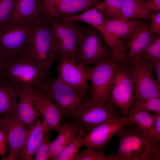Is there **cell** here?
I'll return each mask as SVG.
<instances>
[{
  "instance_id": "6da1fadb",
  "label": "cell",
  "mask_w": 160,
  "mask_h": 160,
  "mask_svg": "<svg viewBox=\"0 0 160 160\" xmlns=\"http://www.w3.org/2000/svg\"><path fill=\"white\" fill-rule=\"evenodd\" d=\"M118 148L115 154L107 156V160L160 159L159 143L135 125L118 132Z\"/></svg>"
},
{
  "instance_id": "7a4b0ae2",
  "label": "cell",
  "mask_w": 160,
  "mask_h": 160,
  "mask_svg": "<svg viewBox=\"0 0 160 160\" xmlns=\"http://www.w3.org/2000/svg\"><path fill=\"white\" fill-rule=\"evenodd\" d=\"M48 75L28 52L6 61L0 80L18 92L28 88L38 90Z\"/></svg>"
},
{
  "instance_id": "3957f363",
  "label": "cell",
  "mask_w": 160,
  "mask_h": 160,
  "mask_svg": "<svg viewBox=\"0 0 160 160\" xmlns=\"http://www.w3.org/2000/svg\"><path fill=\"white\" fill-rule=\"evenodd\" d=\"M28 52L41 69L48 74L54 62L58 59L60 54L46 16L35 24Z\"/></svg>"
},
{
  "instance_id": "277c9868",
  "label": "cell",
  "mask_w": 160,
  "mask_h": 160,
  "mask_svg": "<svg viewBox=\"0 0 160 160\" xmlns=\"http://www.w3.org/2000/svg\"><path fill=\"white\" fill-rule=\"evenodd\" d=\"M113 57L104 39L96 28L82 27L74 60L84 68L97 65Z\"/></svg>"
},
{
  "instance_id": "5b68a950",
  "label": "cell",
  "mask_w": 160,
  "mask_h": 160,
  "mask_svg": "<svg viewBox=\"0 0 160 160\" xmlns=\"http://www.w3.org/2000/svg\"><path fill=\"white\" fill-rule=\"evenodd\" d=\"M120 117L110 102L97 103L87 97L84 102L68 118L76 124L85 135L97 126Z\"/></svg>"
},
{
  "instance_id": "8992f818",
  "label": "cell",
  "mask_w": 160,
  "mask_h": 160,
  "mask_svg": "<svg viewBox=\"0 0 160 160\" xmlns=\"http://www.w3.org/2000/svg\"><path fill=\"white\" fill-rule=\"evenodd\" d=\"M46 93L60 110L63 118L70 116L84 102L87 93L81 92L57 79L46 81L38 90Z\"/></svg>"
},
{
  "instance_id": "52a82bcc",
  "label": "cell",
  "mask_w": 160,
  "mask_h": 160,
  "mask_svg": "<svg viewBox=\"0 0 160 160\" xmlns=\"http://www.w3.org/2000/svg\"><path fill=\"white\" fill-rule=\"evenodd\" d=\"M128 65L134 86L133 102L160 97V85L153 77L150 61L139 56Z\"/></svg>"
},
{
  "instance_id": "ba28073f",
  "label": "cell",
  "mask_w": 160,
  "mask_h": 160,
  "mask_svg": "<svg viewBox=\"0 0 160 160\" xmlns=\"http://www.w3.org/2000/svg\"><path fill=\"white\" fill-rule=\"evenodd\" d=\"M34 25H13L0 29V55L6 61L28 52Z\"/></svg>"
},
{
  "instance_id": "9c48e42d",
  "label": "cell",
  "mask_w": 160,
  "mask_h": 160,
  "mask_svg": "<svg viewBox=\"0 0 160 160\" xmlns=\"http://www.w3.org/2000/svg\"><path fill=\"white\" fill-rule=\"evenodd\" d=\"M134 86L128 63L119 65L115 71L109 101L128 117L133 102Z\"/></svg>"
},
{
  "instance_id": "30bf717a",
  "label": "cell",
  "mask_w": 160,
  "mask_h": 160,
  "mask_svg": "<svg viewBox=\"0 0 160 160\" xmlns=\"http://www.w3.org/2000/svg\"><path fill=\"white\" fill-rule=\"evenodd\" d=\"M119 64L112 57L92 67L84 68L92 85L90 97L97 103L109 101L115 71Z\"/></svg>"
},
{
  "instance_id": "8fae6325",
  "label": "cell",
  "mask_w": 160,
  "mask_h": 160,
  "mask_svg": "<svg viewBox=\"0 0 160 160\" xmlns=\"http://www.w3.org/2000/svg\"><path fill=\"white\" fill-rule=\"evenodd\" d=\"M48 19L55 43L60 54L74 59L82 27L76 21Z\"/></svg>"
},
{
  "instance_id": "7c38bea8",
  "label": "cell",
  "mask_w": 160,
  "mask_h": 160,
  "mask_svg": "<svg viewBox=\"0 0 160 160\" xmlns=\"http://www.w3.org/2000/svg\"><path fill=\"white\" fill-rule=\"evenodd\" d=\"M0 128L6 135L9 148L8 155L2 160H22L21 153L30 130L15 113L0 118Z\"/></svg>"
},
{
  "instance_id": "4fadbf2b",
  "label": "cell",
  "mask_w": 160,
  "mask_h": 160,
  "mask_svg": "<svg viewBox=\"0 0 160 160\" xmlns=\"http://www.w3.org/2000/svg\"><path fill=\"white\" fill-rule=\"evenodd\" d=\"M57 67L59 81L81 92L87 93L90 89L88 73L74 59L60 55Z\"/></svg>"
},
{
  "instance_id": "5bb4252c",
  "label": "cell",
  "mask_w": 160,
  "mask_h": 160,
  "mask_svg": "<svg viewBox=\"0 0 160 160\" xmlns=\"http://www.w3.org/2000/svg\"><path fill=\"white\" fill-rule=\"evenodd\" d=\"M129 126L128 117L123 116L105 122L94 128L82 139V145L93 150L102 147L116 133Z\"/></svg>"
},
{
  "instance_id": "9a60e30c",
  "label": "cell",
  "mask_w": 160,
  "mask_h": 160,
  "mask_svg": "<svg viewBox=\"0 0 160 160\" xmlns=\"http://www.w3.org/2000/svg\"><path fill=\"white\" fill-rule=\"evenodd\" d=\"M45 16L41 0H16L9 20L4 27L33 25Z\"/></svg>"
},
{
  "instance_id": "2e32d148",
  "label": "cell",
  "mask_w": 160,
  "mask_h": 160,
  "mask_svg": "<svg viewBox=\"0 0 160 160\" xmlns=\"http://www.w3.org/2000/svg\"><path fill=\"white\" fill-rule=\"evenodd\" d=\"M98 2L95 0H66L58 2L42 4L45 16L49 19H59L66 16L83 12Z\"/></svg>"
},
{
  "instance_id": "e0dca14e",
  "label": "cell",
  "mask_w": 160,
  "mask_h": 160,
  "mask_svg": "<svg viewBox=\"0 0 160 160\" xmlns=\"http://www.w3.org/2000/svg\"><path fill=\"white\" fill-rule=\"evenodd\" d=\"M35 107L49 130L57 131L63 118L62 114L52 99L45 92L36 89L33 95Z\"/></svg>"
},
{
  "instance_id": "ac0fdd59",
  "label": "cell",
  "mask_w": 160,
  "mask_h": 160,
  "mask_svg": "<svg viewBox=\"0 0 160 160\" xmlns=\"http://www.w3.org/2000/svg\"><path fill=\"white\" fill-rule=\"evenodd\" d=\"M36 89L28 88L18 92L19 101L15 114L29 130L40 116L35 107L33 99Z\"/></svg>"
},
{
  "instance_id": "d6986e66",
  "label": "cell",
  "mask_w": 160,
  "mask_h": 160,
  "mask_svg": "<svg viewBox=\"0 0 160 160\" xmlns=\"http://www.w3.org/2000/svg\"><path fill=\"white\" fill-rule=\"evenodd\" d=\"M159 36L150 30L147 24L137 28L124 42L127 49L128 62L139 57L144 49Z\"/></svg>"
},
{
  "instance_id": "ffe728a7",
  "label": "cell",
  "mask_w": 160,
  "mask_h": 160,
  "mask_svg": "<svg viewBox=\"0 0 160 160\" xmlns=\"http://www.w3.org/2000/svg\"><path fill=\"white\" fill-rule=\"evenodd\" d=\"M49 130L43 121L38 119L36 121L29 132L21 153L22 160L33 159L37 150L42 142L46 134L49 132Z\"/></svg>"
},
{
  "instance_id": "44dd1931",
  "label": "cell",
  "mask_w": 160,
  "mask_h": 160,
  "mask_svg": "<svg viewBox=\"0 0 160 160\" xmlns=\"http://www.w3.org/2000/svg\"><path fill=\"white\" fill-rule=\"evenodd\" d=\"M104 24L108 31L117 39L120 40L121 39L124 44L134 31L140 26L147 24V22L145 20L135 19L124 21L104 17Z\"/></svg>"
},
{
  "instance_id": "7402d4cb",
  "label": "cell",
  "mask_w": 160,
  "mask_h": 160,
  "mask_svg": "<svg viewBox=\"0 0 160 160\" xmlns=\"http://www.w3.org/2000/svg\"><path fill=\"white\" fill-rule=\"evenodd\" d=\"M80 130L77 125L73 122L70 124L65 122L61 125L57 131L58 133V136L51 142L49 159L56 160L63 150Z\"/></svg>"
},
{
  "instance_id": "603a6c76",
  "label": "cell",
  "mask_w": 160,
  "mask_h": 160,
  "mask_svg": "<svg viewBox=\"0 0 160 160\" xmlns=\"http://www.w3.org/2000/svg\"><path fill=\"white\" fill-rule=\"evenodd\" d=\"M18 92L0 80V118L16 113Z\"/></svg>"
},
{
  "instance_id": "cb8c5ba5",
  "label": "cell",
  "mask_w": 160,
  "mask_h": 160,
  "mask_svg": "<svg viewBox=\"0 0 160 160\" xmlns=\"http://www.w3.org/2000/svg\"><path fill=\"white\" fill-rule=\"evenodd\" d=\"M153 12L147 9L140 0H123L121 20L150 19Z\"/></svg>"
},
{
  "instance_id": "d4e9b609",
  "label": "cell",
  "mask_w": 160,
  "mask_h": 160,
  "mask_svg": "<svg viewBox=\"0 0 160 160\" xmlns=\"http://www.w3.org/2000/svg\"><path fill=\"white\" fill-rule=\"evenodd\" d=\"M129 126L135 125L149 135L153 124L154 116L132 104L128 117Z\"/></svg>"
},
{
  "instance_id": "484cf974",
  "label": "cell",
  "mask_w": 160,
  "mask_h": 160,
  "mask_svg": "<svg viewBox=\"0 0 160 160\" xmlns=\"http://www.w3.org/2000/svg\"><path fill=\"white\" fill-rule=\"evenodd\" d=\"M123 0H103L94 6L105 17L121 20Z\"/></svg>"
},
{
  "instance_id": "4316f807",
  "label": "cell",
  "mask_w": 160,
  "mask_h": 160,
  "mask_svg": "<svg viewBox=\"0 0 160 160\" xmlns=\"http://www.w3.org/2000/svg\"><path fill=\"white\" fill-rule=\"evenodd\" d=\"M84 135L80 130L64 148L56 158L57 160H75L79 148L82 146V139Z\"/></svg>"
},
{
  "instance_id": "83f0119b",
  "label": "cell",
  "mask_w": 160,
  "mask_h": 160,
  "mask_svg": "<svg viewBox=\"0 0 160 160\" xmlns=\"http://www.w3.org/2000/svg\"><path fill=\"white\" fill-rule=\"evenodd\" d=\"M16 0H0V29L5 26L12 13Z\"/></svg>"
},
{
  "instance_id": "f1b7e54d",
  "label": "cell",
  "mask_w": 160,
  "mask_h": 160,
  "mask_svg": "<svg viewBox=\"0 0 160 160\" xmlns=\"http://www.w3.org/2000/svg\"><path fill=\"white\" fill-rule=\"evenodd\" d=\"M139 57L148 60L160 59V37L159 36L142 51Z\"/></svg>"
},
{
  "instance_id": "f546056e",
  "label": "cell",
  "mask_w": 160,
  "mask_h": 160,
  "mask_svg": "<svg viewBox=\"0 0 160 160\" xmlns=\"http://www.w3.org/2000/svg\"><path fill=\"white\" fill-rule=\"evenodd\" d=\"M133 104L148 112L160 113V97L151 98L142 102H134Z\"/></svg>"
},
{
  "instance_id": "4dcf8cb0",
  "label": "cell",
  "mask_w": 160,
  "mask_h": 160,
  "mask_svg": "<svg viewBox=\"0 0 160 160\" xmlns=\"http://www.w3.org/2000/svg\"><path fill=\"white\" fill-rule=\"evenodd\" d=\"M49 132H47L41 145L35 154L36 160H47L50 156V148L51 142L49 139Z\"/></svg>"
},
{
  "instance_id": "1f68e13d",
  "label": "cell",
  "mask_w": 160,
  "mask_h": 160,
  "mask_svg": "<svg viewBox=\"0 0 160 160\" xmlns=\"http://www.w3.org/2000/svg\"><path fill=\"white\" fill-rule=\"evenodd\" d=\"M75 160H107V156L102 149L98 152L87 149L78 153Z\"/></svg>"
},
{
  "instance_id": "d6a6232c",
  "label": "cell",
  "mask_w": 160,
  "mask_h": 160,
  "mask_svg": "<svg viewBox=\"0 0 160 160\" xmlns=\"http://www.w3.org/2000/svg\"><path fill=\"white\" fill-rule=\"evenodd\" d=\"M154 118L150 136L156 142L160 141V113L154 114Z\"/></svg>"
},
{
  "instance_id": "836d02e7",
  "label": "cell",
  "mask_w": 160,
  "mask_h": 160,
  "mask_svg": "<svg viewBox=\"0 0 160 160\" xmlns=\"http://www.w3.org/2000/svg\"><path fill=\"white\" fill-rule=\"evenodd\" d=\"M150 19L151 22L148 26L150 30L152 32L160 35V11L153 13L151 15Z\"/></svg>"
},
{
  "instance_id": "e575fe53",
  "label": "cell",
  "mask_w": 160,
  "mask_h": 160,
  "mask_svg": "<svg viewBox=\"0 0 160 160\" xmlns=\"http://www.w3.org/2000/svg\"><path fill=\"white\" fill-rule=\"evenodd\" d=\"M145 6L149 10L160 11V0H140Z\"/></svg>"
},
{
  "instance_id": "d590c367",
  "label": "cell",
  "mask_w": 160,
  "mask_h": 160,
  "mask_svg": "<svg viewBox=\"0 0 160 160\" xmlns=\"http://www.w3.org/2000/svg\"><path fill=\"white\" fill-rule=\"evenodd\" d=\"M7 140L4 131L0 128V155L3 159L7 150Z\"/></svg>"
},
{
  "instance_id": "8d00e7d4",
  "label": "cell",
  "mask_w": 160,
  "mask_h": 160,
  "mask_svg": "<svg viewBox=\"0 0 160 160\" xmlns=\"http://www.w3.org/2000/svg\"><path fill=\"white\" fill-rule=\"evenodd\" d=\"M153 69L155 72L157 78V81L160 85V59L149 60Z\"/></svg>"
},
{
  "instance_id": "74e56055",
  "label": "cell",
  "mask_w": 160,
  "mask_h": 160,
  "mask_svg": "<svg viewBox=\"0 0 160 160\" xmlns=\"http://www.w3.org/2000/svg\"><path fill=\"white\" fill-rule=\"evenodd\" d=\"M5 61V59L0 55V75L3 69Z\"/></svg>"
},
{
  "instance_id": "f35d334b",
  "label": "cell",
  "mask_w": 160,
  "mask_h": 160,
  "mask_svg": "<svg viewBox=\"0 0 160 160\" xmlns=\"http://www.w3.org/2000/svg\"><path fill=\"white\" fill-rule=\"evenodd\" d=\"M65 0H41L42 4L47 3L58 2Z\"/></svg>"
},
{
  "instance_id": "ab89813d",
  "label": "cell",
  "mask_w": 160,
  "mask_h": 160,
  "mask_svg": "<svg viewBox=\"0 0 160 160\" xmlns=\"http://www.w3.org/2000/svg\"><path fill=\"white\" fill-rule=\"evenodd\" d=\"M95 0L96 1H98V2L99 1L101 0Z\"/></svg>"
}]
</instances>
